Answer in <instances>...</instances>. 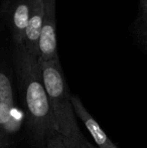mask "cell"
<instances>
[{
    "instance_id": "6da1fadb",
    "label": "cell",
    "mask_w": 147,
    "mask_h": 148,
    "mask_svg": "<svg viewBox=\"0 0 147 148\" xmlns=\"http://www.w3.org/2000/svg\"><path fill=\"white\" fill-rule=\"evenodd\" d=\"M12 66L25 115V133L34 148H43L45 139L59 130L40 78L37 58L23 45H14Z\"/></svg>"
},
{
    "instance_id": "7a4b0ae2",
    "label": "cell",
    "mask_w": 147,
    "mask_h": 148,
    "mask_svg": "<svg viewBox=\"0 0 147 148\" xmlns=\"http://www.w3.org/2000/svg\"><path fill=\"white\" fill-rule=\"evenodd\" d=\"M37 64L59 132L81 144L92 145L77 124L72 94L68 88L59 59L45 60L37 58Z\"/></svg>"
},
{
    "instance_id": "3957f363",
    "label": "cell",
    "mask_w": 147,
    "mask_h": 148,
    "mask_svg": "<svg viewBox=\"0 0 147 148\" xmlns=\"http://www.w3.org/2000/svg\"><path fill=\"white\" fill-rule=\"evenodd\" d=\"M13 79V66L0 62V135L15 143L22 126L25 129V115L16 104Z\"/></svg>"
},
{
    "instance_id": "277c9868",
    "label": "cell",
    "mask_w": 147,
    "mask_h": 148,
    "mask_svg": "<svg viewBox=\"0 0 147 148\" xmlns=\"http://www.w3.org/2000/svg\"><path fill=\"white\" fill-rule=\"evenodd\" d=\"M55 5H57V0H44V15L39 35L37 58L45 60L59 59Z\"/></svg>"
},
{
    "instance_id": "5b68a950",
    "label": "cell",
    "mask_w": 147,
    "mask_h": 148,
    "mask_svg": "<svg viewBox=\"0 0 147 148\" xmlns=\"http://www.w3.org/2000/svg\"><path fill=\"white\" fill-rule=\"evenodd\" d=\"M44 15V0H31V8L27 27L24 34L23 45L26 51L37 58L38 40Z\"/></svg>"
},
{
    "instance_id": "8992f818",
    "label": "cell",
    "mask_w": 147,
    "mask_h": 148,
    "mask_svg": "<svg viewBox=\"0 0 147 148\" xmlns=\"http://www.w3.org/2000/svg\"><path fill=\"white\" fill-rule=\"evenodd\" d=\"M72 104H73L74 111L76 116L82 120L86 128L92 135L95 143L97 145V148H118L113 142L109 139L105 131L101 128L99 123L93 118V116L89 113V111L86 109L84 104L82 103V100L77 95H72L71 97Z\"/></svg>"
},
{
    "instance_id": "52a82bcc",
    "label": "cell",
    "mask_w": 147,
    "mask_h": 148,
    "mask_svg": "<svg viewBox=\"0 0 147 148\" xmlns=\"http://www.w3.org/2000/svg\"><path fill=\"white\" fill-rule=\"evenodd\" d=\"M31 8V0H16L10 9L8 23L14 45H23Z\"/></svg>"
},
{
    "instance_id": "ba28073f",
    "label": "cell",
    "mask_w": 147,
    "mask_h": 148,
    "mask_svg": "<svg viewBox=\"0 0 147 148\" xmlns=\"http://www.w3.org/2000/svg\"><path fill=\"white\" fill-rule=\"evenodd\" d=\"M43 148H97V146L81 144L57 131L45 139Z\"/></svg>"
},
{
    "instance_id": "9c48e42d",
    "label": "cell",
    "mask_w": 147,
    "mask_h": 148,
    "mask_svg": "<svg viewBox=\"0 0 147 148\" xmlns=\"http://www.w3.org/2000/svg\"><path fill=\"white\" fill-rule=\"evenodd\" d=\"M134 32L136 33L140 42L147 47V11L139 14L134 22Z\"/></svg>"
},
{
    "instance_id": "30bf717a",
    "label": "cell",
    "mask_w": 147,
    "mask_h": 148,
    "mask_svg": "<svg viewBox=\"0 0 147 148\" xmlns=\"http://www.w3.org/2000/svg\"><path fill=\"white\" fill-rule=\"evenodd\" d=\"M147 11V0H140L139 4V14H142Z\"/></svg>"
},
{
    "instance_id": "8fae6325",
    "label": "cell",
    "mask_w": 147,
    "mask_h": 148,
    "mask_svg": "<svg viewBox=\"0 0 147 148\" xmlns=\"http://www.w3.org/2000/svg\"><path fill=\"white\" fill-rule=\"evenodd\" d=\"M146 49H147V47H146Z\"/></svg>"
}]
</instances>
